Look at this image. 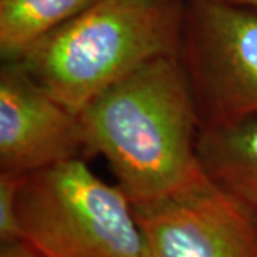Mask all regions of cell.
Listing matches in <instances>:
<instances>
[{
	"mask_svg": "<svg viewBox=\"0 0 257 257\" xmlns=\"http://www.w3.org/2000/svg\"><path fill=\"white\" fill-rule=\"evenodd\" d=\"M86 152L101 156L133 206L207 182L200 123L179 56H162L113 84L77 113Z\"/></svg>",
	"mask_w": 257,
	"mask_h": 257,
	"instance_id": "1",
	"label": "cell"
},
{
	"mask_svg": "<svg viewBox=\"0 0 257 257\" xmlns=\"http://www.w3.org/2000/svg\"><path fill=\"white\" fill-rule=\"evenodd\" d=\"M184 0H97L19 60L56 100L82 110L126 76L179 56Z\"/></svg>",
	"mask_w": 257,
	"mask_h": 257,
	"instance_id": "2",
	"label": "cell"
},
{
	"mask_svg": "<svg viewBox=\"0 0 257 257\" xmlns=\"http://www.w3.org/2000/svg\"><path fill=\"white\" fill-rule=\"evenodd\" d=\"M20 241L43 257H147L133 204L76 157L26 175Z\"/></svg>",
	"mask_w": 257,
	"mask_h": 257,
	"instance_id": "3",
	"label": "cell"
},
{
	"mask_svg": "<svg viewBox=\"0 0 257 257\" xmlns=\"http://www.w3.org/2000/svg\"><path fill=\"white\" fill-rule=\"evenodd\" d=\"M179 59L200 130L257 119V9L184 0Z\"/></svg>",
	"mask_w": 257,
	"mask_h": 257,
	"instance_id": "4",
	"label": "cell"
},
{
	"mask_svg": "<svg viewBox=\"0 0 257 257\" xmlns=\"http://www.w3.org/2000/svg\"><path fill=\"white\" fill-rule=\"evenodd\" d=\"M133 211L147 257H257V213L210 180Z\"/></svg>",
	"mask_w": 257,
	"mask_h": 257,
	"instance_id": "5",
	"label": "cell"
},
{
	"mask_svg": "<svg viewBox=\"0 0 257 257\" xmlns=\"http://www.w3.org/2000/svg\"><path fill=\"white\" fill-rule=\"evenodd\" d=\"M86 152L79 114L35 80L20 60L0 66V172L30 175Z\"/></svg>",
	"mask_w": 257,
	"mask_h": 257,
	"instance_id": "6",
	"label": "cell"
},
{
	"mask_svg": "<svg viewBox=\"0 0 257 257\" xmlns=\"http://www.w3.org/2000/svg\"><path fill=\"white\" fill-rule=\"evenodd\" d=\"M197 153L211 183L257 213V119L202 128Z\"/></svg>",
	"mask_w": 257,
	"mask_h": 257,
	"instance_id": "7",
	"label": "cell"
},
{
	"mask_svg": "<svg viewBox=\"0 0 257 257\" xmlns=\"http://www.w3.org/2000/svg\"><path fill=\"white\" fill-rule=\"evenodd\" d=\"M97 0H0L2 62L19 60L40 39Z\"/></svg>",
	"mask_w": 257,
	"mask_h": 257,
	"instance_id": "8",
	"label": "cell"
},
{
	"mask_svg": "<svg viewBox=\"0 0 257 257\" xmlns=\"http://www.w3.org/2000/svg\"><path fill=\"white\" fill-rule=\"evenodd\" d=\"M26 175L0 172V241L9 244L20 241L18 206L19 193Z\"/></svg>",
	"mask_w": 257,
	"mask_h": 257,
	"instance_id": "9",
	"label": "cell"
},
{
	"mask_svg": "<svg viewBox=\"0 0 257 257\" xmlns=\"http://www.w3.org/2000/svg\"><path fill=\"white\" fill-rule=\"evenodd\" d=\"M0 257H43L23 241L2 244Z\"/></svg>",
	"mask_w": 257,
	"mask_h": 257,
	"instance_id": "10",
	"label": "cell"
},
{
	"mask_svg": "<svg viewBox=\"0 0 257 257\" xmlns=\"http://www.w3.org/2000/svg\"><path fill=\"white\" fill-rule=\"evenodd\" d=\"M231 5H237V6H247V8H253L257 9V0H224Z\"/></svg>",
	"mask_w": 257,
	"mask_h": 257,
	"instance_id": "11",
	"label": "cell"
}]
</instances>
